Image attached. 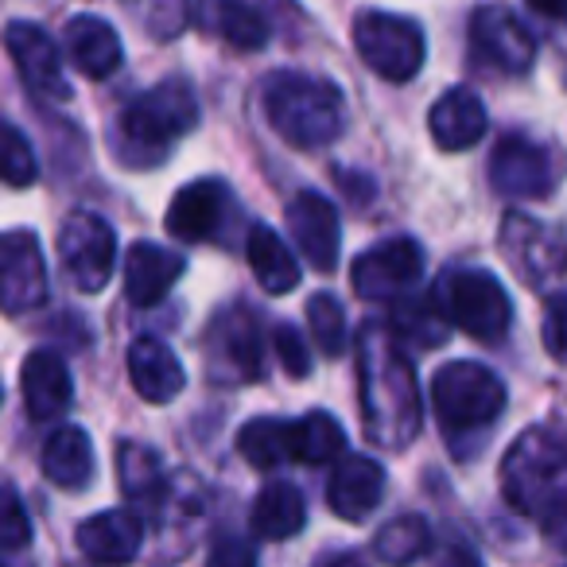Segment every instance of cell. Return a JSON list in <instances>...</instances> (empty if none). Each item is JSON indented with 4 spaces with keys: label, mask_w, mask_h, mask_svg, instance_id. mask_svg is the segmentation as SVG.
Masks as SVG:
<instances>
[{
    "label": "cell",
    "mask_w": 567,
    "mask_h": 567,
    "mask_svg": "<svg viewBox=\"0 0 567 567\" xmlns=\"http://www.w3.org/2000/svg\"><path fill=\"white\" fill-rule=\"evenodd\" d=\"M358 381H362V416L370 443L401 451L420 432L416 370L389 334L365 327L358 339Z\"/></svg>",
    "instance_id": "obj_1"
},
{
    "label": "cell",
    "mask_w": 567,
    "mask_h": 567,
    "mask_svg": "<svg viewBox=\"0 0 567 567\" xmlns=\"http://www.w3.org/2000/svg\"><path fill=\"white\" fill-rule=\"evenodd\" d=\"M268 125L292 148H327L347 128L342 94L327 79H311L300 71H280L265 82Z\"/></svg>",
    "instance_id": "obj_2"
},
{
    "label": "cell",
    "mask_w": 567,
    "mask_h": 567,
    "mask_svg": "<svg viewBox=\"0 0 567 567\" xmlns=\"http://www.w3.org/2000/svg\"><path fill=\"white\" fill-rule=\"evenodd\" d=\"M502 489L525 517L559 528L564 517V440L551 427H528L502 463Z\"/></svg>",
    "instance_id": "obj_3"
},
{
    "label": "cell",
    "mask_w": 567,
    "mask_h": 567,
    "mask_svg": "<svg viewBox=\"0 0 567 567\" xmlns=\"http://www.w3.org/2000/svg\"><path fill=\"white\" fill-rule=\"evenodd\" d=\"M198 125V102L187 79H164L159 86H152L148 94H141L133 105H125L117 117V141L121 156L133 152H148V164H156L159 156H167L175 141L190 133Z\"/></svg>",
    "instance_id": "obj_4"
},
{
    "label": "cell",
    "mask_w": 567,
    "mask_h": 567,
    "mask_svg": "<svg viewBox=\"0 0 567 567\" xmlns=\"http://www.w3.org/2000/svg\"><path fill=\"white\" fill-rule=\"evenodd\" d=\"M435 416L451 435L482 432L505 409V385L494 370L478 362H451L432 381Z\"/></svg>",
    "instance_id": "obj_5"
},
{
    "label": "cell",
    "mask_w": 567,
    "mask_h": 567,
    "mask_svg": "<svg viewBox=\"0 0 567 567\" xmlns=\"http://www.w3.org/2000/svg\"><path fill=\"white\" fill-rule=\"evenodd\" d=\"M354 48L385 82H409L424 66V32L416 20L393 12H362L354 20Z\"/></svg>",
    "instance_id": "obj_6"
},
{
    "label": "cell",
    "mask_w": 567,
    "mask_h": 567,
    "mask_svg": "<svg viewBox=\"0 0 567 567\" xmlns=\"http://www.w3.org/2000/svg\"><path fill=\"white\" fill-rule=\"evenodd\" d=\"M435 300L443 303V311H447L458 331L474 334L482 342H497L513 323L509 296H505L502 280L494 272H486V268H478V272H455Z\"/></svg>",
    "instance_id": "obj_7"
},
{
    "label": "cell",
    "mask_w": 567,
    "mask_h": 567,
    "mask_svg": "<svg viewBox=\"0 0 567 567\" xmlns=\"http://www.w3.org/2000/svg\"><path fill=\"white\" fill-rule=\"evenodd\" d=\"M59 260L82 292H102L117 260V234L102 214L74 210L59 229Z\"/></svg>",
    "instance_id": "obj_8"
},
{
    "label": "cell",
    "mask_w": 567,
    "mask_h": 567,
    "mask_svg": "<svg viewBox=\"0 0 567 567\" xmlns=\"http://www.w3.org/2000/svg\"><path fill=\"white\" fill-rule=\"evenodd\" d=\"M354 292L373 303H393L404 300L420 288L424 276V249L412 237H393V241L378 245V249L354 257Z\"/></svg>",
    "instance_id": "obj_9"
},
{
    "label": "cell",
    "mask_w": 567,
    "mask_h": 567,
    "mask_svg": "<svg viewBox=\"0 0 567 567\" xmlns=\"http://www.w3.org/2000/svg\"><path fill=\"white\" fill-rule=\"evenodd\" d=\"M48 300V265H43L40 237L28 229L0 234V311L24 316Z\"/></svg>",
    "instance_id": "obj_10"
},
{
    "label": "cell",
    "mask_w": 567,
    "mask_h": 567,
    "mask_svg": "<svg viewBox=\"0 0 567 567\" xmlns=\"http://www.w3.org/2000/svg\"><path fill=\"white\" fill-rule=\"evenodd\" d=\"M471 48L482 63L502 74H525L536 59L533 32L502 4H482L471 17Z\"/></svg>",
    "instance_id": "obj_11"
},
{
    "label": "cell",
    "mask_w": 567,
    "mask_h": 567,
    "mask_svg": "<svg viewBox=\"0 0 567 567\" xmlns=\"http://www.w3.org/2000/svg\"><path fill=\"white\" fill-rule=\"evenodd\" d=\"M4 48L17 59L20 79L35 97H48V102H66L71 97V82H66L59 48L40 24H32V20L9 24L4 28Z\"/></svg>",
    "instance_id": "obj_12"
},
{
    "label": "cell",
    "mask_w": 567,
    "mask_h": 567,
    "mask_svg": "<svg viewBox=\"0 0 567 567\" xmlns=\"http://www.w3.org/2000/svg\"><path fill=\"white\" fill-rule=\"evenodd\" d=\"M206 362L218 381H257L260 378V331L245 308L218 316L206 331Z\"/></svg>",
    "instance_id": "obj_13"
},
{
    "label": "cell",
    "mask_w": 567,
    "mask_h": 567,
    "mask_svg": "<svg viewBox=\"0 0 567 567\" xmlns=\"http://www.w3.org/2000/svg\"><path fill=\"white\" fill-rule=\"evenodd\" d=\"M489 183L505 198H544L551 195V159L528 136L509 133L497 141L489 156Z\"/></svg>",
    "instance_id": "obj_14"
},
{
    "label": "cell",
    "mask_w": 567,
    "mask_h": 567,
    "mask_svg": "<svg viewBox=\"0 0 567 567\" xmlns=\"http://www.w3.org/2000/svg\"><path fill=\"white\" fill-rule=\"evenodd\" d=\"M284 218H288V234H292L296 249L303 252V260L311 268H319V272H334V265H339V241H342L339 210L323 195H316V190H300L288 203Z\"/></svg>",
    "instance_id": "obj_15"
},
{
    "label": "cell",
    "mask_w": 567,
    "mask_h": 567,
    "mask_svg": "<svg viewBox=\"0 0 567 567\" xmlns=\"http://www.w3.org/2000/svg\"><path fill=\"white\" fill-rule=\"evenodd\" d=\"M229 210V187L218 179H198L175 190L167 206V234L175 241H206L218 234L221 218Z\"/></svg>",
    "instance_id": "obj_16"
},
{
    "label": "cell",
    "mask_w": 567,
    "mask_h": 567,
    "mask_svg": "<svg viewBox=\"0 0 567 567\" xmlns=\"http://www.w3.org/2000/svg\"><path fill=\"white\" fill-rule=\"evenodd\" d=\"M183 268V252L164 249V245H152V241H136L125 257V296L133 308L148 311L172 292L175 284H179Z\"/></svg>",
    "instance_id": "obj_17"
},
{
    "label": "cell",
    "mask_w": 567,
    "mask_h": 567,
    "mask_svg": "<svg viewBox=\"0 0 567 567\" xmlns=\"http://www.w3.org/2000/svg\"><path fill=\"white\" fill-rule=\"evenodd\" d=\"M502 252L520 268L528 284H540L559 272V234L544 221H533L528 214H509L502 226Z\"/></svg>",
    "instance_id": "obj_18"
},
{
    "label": "cell",
    "mask_w": 567,
    "mask_h": 567,
    "mask_svg": "<svg viewBox=\"0 0 567 567\" xmlns=\"http://www.w3.org/2000/svg\"><path fill=\"white\" fill-rule=\"evenodd\" d=\"M385 497V471L365 455H347L327 482V505L342 520H365Z\"/></svg>",
    "instance_id": "obj_19"
},
{
    "label": "cell",
    "mask_w": 567,
    "mask_h": 567,
    "mask_svg": "<svg viewBox=\"0 0 567 567\" xmlns=\"http://www.w3.org/2000/svg\"><path fill=\"white\" fill-rule=\"evenodd\" d=\"M128 378H133V389L148 404L175 401L183 393V385H187V373H183L175 350L156 334L133 339V347H128Z\"/></svg>",
    "instance_id": "obj_20"
},
{
    "label": "cell",
    "mask_w": 567,
    "mask_h": 567,
    "mask_svg": "<svg viewBox=\"0 0 567 567\" xmlns=\"http://www.w3.org/2000/svg\"><path fill=\"white\" fill-rule=\"evenodd\" d=\"M144 525L133 509H105L79 525V548L94 564H128L141 551Z\"/></svg>",
    "instance_id": "obj_21"
},
{
    "label": "cell",
    "mask_w": 567,
    "mask_h": 567,
    "mask_svg": "<svg viewBox=\"0 0 567 567\" xmlns=\"http://www.w3.org/2000/svg\"><path fill=\"white\" fill-rule=\"evenodd\" d=\"M427 128H432V141L443 152H466L486 133V105H482V97L474 90L455 86L432 105Z\"/></svg>",
    "instance_id": "obj_22"
},
{
    "label": "cell",
    "mask_w": 567,
    "mask_h": 567,
    "mask_svg": "<svg viewBox=\"0 0 567 567\" xmlns=\"http://www.w3.org/2000/svg\"><path fill=\"white\" fill-rule=\"evenodd\" d=\"M20 389H24V404L32 420H55L59 412L71 404V370L59 354L51 350H32L20 370Z\"/></svg>",
    "instance_id": "obj_23"
},
{
    "label": "cell",
    "mask_w": 567,
    "mask_h": 567,
    "mask_svg": "<svg viewBox=\"0 0 567 567\" xmlns=\"http://www.w3.org/2000/svg\"><path fill=\"white\" fill-rule=\"evenodd\" d=\"M66 51L71 63L79 66L86 79H110L121 66V35L113 32V24H105L102 17H71L66 24Z\"/></svg>",
    "instance_id": "obj_24"
},
{
    "label": "cell",
    "mask_w": 567,
    "mask_h": 567,
    "mask_svg": "<svg viewBox=\"0 0 567 567\" xmlns=\"http://www.w3.org/2000/svg\"><path fill=\"white\" fill-rule=\"evenodd\" d=\"M43 474L55 482L59 489H86L94 478V447L90 435L79 424L59 427L43 447Z\"/></svg>",
    "instance_id": "obj_25"
},
{
    "label": "cell",
    "mask_w": 567,
    "mask_h": 567,
    "mask_svg": "<svg viewBox=\"0 0 567 567\" xmlns=\"http://www.w3.org/2000/svg\"><path fill=\"white\" fill-rule=\"evenodd\" d=\"M308 525L303 494L288 482H268L252 502V533L260 540H288Z\"/></svg>",
    "instance_id": "obj_26"
},
{
    "label": "cell",
    "mask_w": 567,
    "mask_h": 567,
    "mask_svg": "<svg viewBox=\"0 0 567 567\" xmlns=\"http://www.w3.org/2000/svg\"><path fill=\"white\" fill-rule=\"evenodd\" d=\"M249 265L268 296L292 292L300 284V268H296V257L288 252V245L280 241L276 229L260 226V221L249 229Z\"/></svg>",
    "instance_id": "obj_27"
},
{
    "label": "cell",
    "mask_w": 567,
    "mask_h": 567,
    "mask_svg": "<svg viewBox=\"0 0 567 567\" xmlns=\"http://www.w3.org/2000/svg\"><path fill=\"white\" fill-rule=\"evenodd\" d=\"M347 455V432L331 412H308L292 424V458L303 466H323Z\"/></svg>",
    "instance_id": "obj_28"
},
{
    "label": "cell",
    "mask_w": 567,
    "mask_h": 567,
    "mask_svg": "<svg viewBox=\"0 0 567 567\" xmlns=\"http://www.w3.org/2000/svg\"><path fill=\"white\" fill-rule=\"evenodd\" d=\"M237 451L249 466L257 471H272V466L292 458V424L276 416H260L237 432Z\"/></svg>",
    "instance_id": "obj_29"
},
{
    "label": "cell",
    "mask_w": 567,
    "mask_h": 567,
    "mask_svg": "<svg viewBox=\"0 0 567 567\" xmlns=\"http://www.w3.org/2000/svg\"><path fill=\"white\" fill-rule=\"evenodd\" d=\"M401 308H393V331L401 334V339L416 342V347H440V342H447V316H443L440 300L435 296H404V300H396Z\"/></svg>",
    "instance_id": "obj_30"
},
{
    "label": "cell",
    "mask_w": 567,
    "mask_h": 567,
    "mask_svg": "<svg viewBox=\"0 0 567 567\" xmlns=\"http://www.w3.org/2000/svg\"><path fill=\"white\" fill-rule=\"evenodd\" d=\"M117 478L128 502H152L164 494V463L144 443H121L117 451Z\"/></svg>",
    "instance_id": "obj_31"
},
{
    "label": "cell",
    "mask_w": 567,
    "mask_h": 567,
    "mask_svg": "<svg viewBox=\"0 0 567 567\" xmlns=\"http://www.w3.org/2000/svg\"><path fill=\"white\" fill-rule=\"evenodd\" d=\"M427 544H432V533H427L424 517H393L373 536V551L389 567H409L412 559L424 556Z\"/></svg>",
    "instance_id": "obj_32"
},
{
    "label": "cell",
    "mask_w": 567,
    "mask_h": 567,
    "mask_svg": "<svg viewBox=\"0 0 567 567\" xmlns=\"http://www.w3.org/2000/svg\"><path fill=\"white\" fill-rule=\"evenodd\" d=\"M218 32L237 51H257L268 40L265 17L252 9L249 0H218Z\"/></svg>",
    "instance_id": "obj_33"
},
{
    "label": "cell",
    "mask_w": 567,
    "mask_h": 567,
    "mask_svg": "<svg viewBox=\"0 0 567 567\" xmlns=\"http://www.w3.org/2000/svg\"><path fill=\"white\" fill-rule=\"evenodd\" d=\"M308 323H311V339L323 350L327 358H342L350 347V331H347V316H342L339 300L331 292H319L308 300Z\"/></svg>",
    "instance_id": "obj_34"
},
{
    "label": "cell",
    "mask_w": 567,
    "mask_h": 567,
    "mask_svg": "<svg viewBox=\"0 0 567 567\" xmlns=\"http://www.w3.org/2000/svg\"><path fill=\"white\" fill-rule=\"evenodd\" d=\"M35 175H40V159H35L28 136L9 121H0V183L32 187Z\"/></svg>",
    "instance_id": "obj_35"
},
{
    "label": "cell",
    "mask_w": 567,
    "mask_h": 567,
    "mask_svg": "<svg viewBox=\"0 0 567 567\" xmlns=\"http://www.w3.org/2000/svg\"><path fill=\"white\" fill-rule=\"evenodd\" d=\"M125 4L156 40H172L187 24V0H125Z\"/></svg>",
    "instance_id": "obj_36"
},
{
    "label": "cell",
    "mask_w": 567,
    "mask_h": 567,
    "mask_svg": "<svg viewBox=\"0 0 567 567\" xmlns=\"http://www.w3.org/2000/svg\"><path fill=\"white\" fill-rule=\"evenodd\" d=\"M32 540V520L12 486H0V548H28Z\"/></svg>",
    "instance_id": "obj_37"
},
{
    "label": "cell",
    "mask_w": 567,
    "mask_h": 567,
    "mask_svg": "<svg viewBox=\"0 0 567 567\" xmlns=\"http://www.w3.org/2000/svg\"><path fill=\"white\" fill-rule=\"evenodd\" d=\"M276 354H280L284 370L292 373V378H308L311 354H308V347H303L296 327H276Z\"/></svg>",
    "instance_id": "obj_38"
},
{
    "label": "cell",
    "mask_w": 567,
    "mask_h": 567,
    "mask_svg": "<svg viewBox=\"0 0 567 567\" xmlns=\"http://www.w3.org/2000/svg\"><path fill=\"white\" fill-rule=\"evenodd\" d=\"M206 567H257V551H252V544L241 540V536H221L210 548Z\"/></svg>",
    "instance_id": "obj_39"
},
{
    "label": "cell",
    "mask_w": 567,
    "mask_h": 567,
    "mask_svg": "<svg viewBox=\"0 0 567 567\" xmlns=\"http://www.w3.org/2000/svg\"><path fill=\"white\" fill-rule=\"evenodd\" d=\"M564 296H551L548 300V316H544V342H548V354L564 358Z\"/></svg>",
    "instance_id": "obj_40"
},
{
    "label": "cell",
    "mask_w": 567,
    "mask_h": 567,
    "mask_svg": "<svg viewBox=\"0 0 567 567\" xmlns=\"http://www.w3.org/2000/svg\"><path fill=\"white\" fill-rule=\"evenodd\" d=\"M528 9L544 20H559L564 17V0H528Z\"/></svg>",
    "instance_id": "obj_41"
},
{
    "label": "cell",
    "mask_w": 567,
    "mask_h": 567,
    "mask_svg": "<svg viewBox=\"0 0 567 567\" xmlns=\"http://www.w3.org/2000/svg\"><path fill=\"white\" fill-rule=\"evenodd\" d=\"M316 567H365L362 559L354 556V551H334V556H323Z\"/></svg>",
    "instance_id": "obj_42"
},
{
    "label": "cell",
    "mask_w": 567,
    "mask_h": 567,
    "mask_svg": "<svg viewBox=\"0 0 567 567\" xmlns=\"http://www.w3.org/2000/svg\"><path fill=\"white\" fill-rule=\"evenodd\" d=\"M0 401H4V389H0Z\"/></svg>",
    "instance_id": "obj_43"
},
{
    "label": "cell",
    "mask_w": 567,
    "mask_h": 567,
    "mask_svg": "<svg viewBox=\"0 0 567 567\" xmlns=\"http://www.w3.org/2000/svg\"><path fill=\"white\" fill-rule=\"evenodd\" d=\"M0 567H9V564H4V559H0Z\"/></svg>",
    "instance_id": "obj_44"
}]
</instances>
